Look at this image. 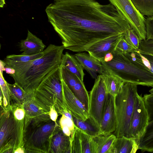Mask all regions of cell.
Here are the masks:
<instances>
[{"label":"cell","mask_w":153,"mask_h":153,"mask_svg":"<svg viewBox=\"0 0 153 153\" xmlns=\"http://www.w3.org/2000/svg\"><path fill=\"white\" fill-rule=\"evenodd\" d=\"M45 11L65 48L86 51L95 43L131 28L112 4L96 0H54Z\"/></svg>","instance_id":"6da1fadb"},{"label":"cell","mask_w":153,"mask_h":153,"mask_svg":"<svg viewBox=\"0 0 153 153\" xmlns=\"http://www.w3.org/2000/svg\"><path fill=\"white\" fill-rule=\"evenodd\" d=\"M62 45L50 44L40 57L30 61L22 62L4 60L6 67L15 70L10 75L27 94H33L44 77L60 65L63 51Z\"/></svg>","instance_id":"7a4b0ae2"},{"label":"cell","mask_w":153,"mask_h":153,"mask_svg":"<svg viewBox=\"0 0 153 153\" xmlns=\"http://www.w3.org/2000/svg\"><path fill=\"white\" fill-rule=\"evenodd\" d=\"M114 58L102 62L105 70L125 83L153 87V73L141 61L138 51L122 53L115 50Z\"/></svg>","instance_id":"3957f363"},{"label":"cell","mask_w":153,"mask_h":153,"mask_svg":"<svg viewBox=\"0 0 153 153\" xmlns=\"http://www.w3.org/2000/svg\"><path fill=\"white\" fill-rule=\"evenodd\" d=\"M35 99L49 114L54 106L58 113L67 109L65 103L59 67L48 74L33 93Z\"/></svg>","instance_id":"277c9868"},{"label":"cell","mask_w":153,"mask_h":153,"mask_svg":"<svg viewBox=\"0 0 153 153\" xmlns=\"http://www.w3.org/2000/svg\"><path fill=\"white\" fill-rule=\"evenodd\" d=\"M137 85L125 83L115 99L116 137L131 138L130 130L131 117L137 95Z\"/></svg>","instance_id":"5b68a950"},{"label":"cell","mask_w":153,"mask_h":153,"mask_svg":"<svg viewBox=\"0 0 153 153\" xmlns=\"http://www.w3.org/2000/svg\"><path fill=\"white\" fill-rule=\"evenodd\" d=\"M25 120H16L11 106L1 108L0 153H14L19 147L24 148Z\"/></svg>","instance_id":"8992f818"},{"label":"cell","mask_w":153,"mask_h":153,"mask_svg":"<svg viewBox=\"0 0 153 153\" xmlns=\"http://www.w3.org/2000/svg\"><path fill=\"white\" fill-rule=\"evenodd\" d=\"M61 128L51 119L39 124L25 126L24 148L25 153H49L54 134Z\"/></svg>","instance_id":"52a82bcc"},{"label":"cell","mask_w":153,"mask_h":153,"mask_svg":"<svg viewBox=\"0 0 153 153\" xmlns=\"http://www.w3.org/2000/svg\"><path fill=\"white\" fill-rule=\"evenodd\" d=\"M121 13L140 40L146 39V19L134 6L131 0H108Z\"/></svg>","instance_id":"ba28073f"},{"label":"cell","mask_w":153,"mask_h":153,"mask_svg":"<svg viewBox=\"0 0 153 153\" xmlns=\"http://www.w3.org/2000/svg\"><path fill=\"white\" fill-rule=\"evenodd\" d=\"M108 93L101 75H99L89 94V117L100 126Z\"/></svg>","instance_id":"9c48e42d"},{"label":"cell","mask_w":153,"mask_h":153,"mask_svg":"<svg viewBox=\"0 0 153 153\" xmlns=\"http://www.w3.org/2000/svg\"><path fill=\"white\" fill-rule=\"evenodd\" d=\"M149 122V116L143 97L138 94L135 101L130 123L131 138L138 145Z\"/></svg>","instance_id":"30bf717a"},{"label":"cell","mask_w":153,"mask_h":153,"mask_svg":"<svg viewBox=\"0 0 153 153\" xmlns=\"http://www.w3.org/2000/svg\"><path fill=\"white\" fill-rule=\"evenodd\" d=\"M59 68L61 78L84 106L88 105L89 103V94L83 81L64 66L60 65Z\"/></svg>","instance_id":"8fae6325"},{"label":"cell","mask_w":153,"mask_h":153,"mask_svg":"<svg viewBox=\"0 0 153 153\" xmlns=\"http://www.w3.org/2000/svg\"><path fill=\"white\" fill-rule=\"evenodd\" d=\"M25 112V125L39 124L50 119L49 114L35 99L28 94L23 105Z\"/></svg>","instance_id":"7c38bea8"},{"label":"cell","mask_w":153,"mask_h":153,"mask_svg":"<svg viewBox=\"0 0 153 153\" xmlns=\"http://www.w3.org/2000/svg\"><path fill=\"white\" fill-rule=\"evenodd\" d=\"M115 99V96L108 93L100 126V135H110L114 132L116 129Z\"/></svg>","instance_id":"4fadbf2b"},{"label":"cell","mask_w":153,"mask_h":153,"mask_svg":"<svg viewBox=\"0 0 153 153\" xmlns=\"http://www.w3.org/2000/svg\"><path fill=\"white\" fill-rule=\"evenodd\" d=\"M65 103L67 109L73 116L85 120L89 117L88 112L61 79Z\"/></svg>","instance_id":"5bb4252c"},{"label":"cell","mask_w":153,"mask_h":153,"mask_svg":"<svg viewBox=\"0 0 153 153\" xmlns=\"http://www.w3.org/2000/svg\"><path fill=\"white\" fill-rule=\"evenodd\" d=\"M124 34L115 35L100 41L92 45L86 50L91 56L103 62L107 53H113L116 45Z\"/></svg>","instance_id":"9a60e30c"},{"label":"cell","mask_w":153,"mask_h":153,"mask_svg":"<svg viewBox=\"0 0 153 153\" xmlns=\"http://www.w3.org/2000/svg\"><path fill=\"white\" fill-rule=\"evenodd\" d=\"M91 137L75 126L71 137V153H92Z\"/></svg>","instance_id":"2e32d148"},{"label":"cell","mask_w":153,"mask_h":153,"mask_svg":"<svg viewBox=\"0 0 153 153\" xmlns=\"http://www.w3.org/2000/svg\"><path fill=\"white\" fill-rule=\"evenodd\" d=\"M74 55L83 69L85 70L93 78L95 79L98 76L97 74L102 75L106 72L102 63L88 53L81 52Z\"/></svg>","instance_id":"e0dca14e"},{"label":"cell","mask_w":153,"mask_h":153,"mask_svg":"<svg viewBox=\"0 0 153 153\" xmlns=\"http://www.w3.org/2000/svg\"><path fill=\"white\" fill-rule=\"evenodd\" d=\"M19 46L21 54L25 55H35L42 52L46 46L42 40L28 30L26 39L21 40Z\"/></svg>","instance_id":"ac0fdd59"},{"label":"cell","mask_w":153,"mask_h":153,"mask_svg":"<svg viewBox=\"0 0 153 153\" xmlns=\"http://www.w3.org/2000/svg\"><path fill=\"white\" fill-rule=\"evenodd\" d=\"M71 139L61 128L52 137L49 153H71Z\"/></svg>","instance_id":"d6986e66"},{"label":"cell","mask_w":153,"mask_h":153,"mask_svg":"<svg viewBox=\"0 0 153 153\" xmlns=\"http://www.w3.org/2000/svg\"><path fill=\"white\" fill-rule=\"evenodd\" d=\"M116 138L113 134L106 136L92 137L91 146L92 153H109L113 143Z\"/></svg>","instance_id":"ffe728a7"},{"label":"cell","mask_w":153,"mask_h":153,"mask_svg":"<svg viewBox=\"0 0 153 153\" xmlns=\"http://www.w3.org/2000/svg\"><path fill=\"white\" fill-rule=\"evenodd\" d=\"M138 149V145L132 138L125 137H116L109 153H135Z\"/></svg>","instance_id":"44dd1931"},{"label":"cell","mask_w":153,"mask_h":153,"mask_svg":"<svg viewBox=\"0 0 153 153\" xmlns=\"http://www.w3.org/2000/svg\"><path fill=\"white\" fill-rule=\"evenodd\" d=\"M60 65L65 67L72 73L77 75L83 81L85 74L83 68L79 61L74 55L67 52L63 54Z\"/></svg>","instance_id":"7402d4cb"},{"label":"cell","mask_w":153,"mask_h":153,"mask_svg":"<svg viewBox=\"0 0 153 153\" xmlns=\"http://www.w3.org/2000/svg\"><path fill=\"white\" fill-rule=\"evenodd\" d=\"M101 75L108 93L116 97L125 82L119 77L106 70Z\"/></svg>","instance_id":"603a6c76"},{"label":"cell","mask_w":153,"mask_h":153,"mask_svg":"<svg viewBox=\"0 0 153 153\" xmlns=\"http://www.w3.org/2000/svg\"><path fill=\"white\" fill-rule=\"evenodd\" d=\"M75 126L92 137L100 135V128L89 117L85 120L79 119L72 116Z\"/></svg>","instance_id":"cb8c5ba5"},{"label":"cell","mask_w":153,"mask_h":153,"mask_svg":"<svg viewBox=\"0 0 153 153\" xmlns=\"http://www.w3.org/2000/svg\"><path fill=\"white\" fill-rule=\"evenodd\" d=\"M138 149L153 152V120L149 122L138 144Z\"/></svg>","instance_id":"d4e9b609"},{"label":"cell","mask_w":153,"mask_h":153,"mask_svg":"<svg viewBox=\"0 0 153 153\" xmlns=\"http://www.w3.org/2000/svg\"><path fill=\"white\" fill-rule=\"evenodd\" d=\"M3 74L0 72L1 108L5 109L12 105L10 91L8 82L4 79Z\"/></svg>","instance_id":"484cf974"},{"label":"cell","mask_w":153,"mask_h":153,"mask_svg":"<svg viewBox=\"0 0 153 153\" xmlns=\"http://www.w3.org/2000/svg\"><path fill=\"white\" fill-rule=\"evenodd\" d=\"M8 84L10 92L12 105L22 106L28 94L16 82L12 84L8 83Z\"/></svg>","instance_id":"4316f807"},{"label":"cell","mask_w":153,"mask_h":153,"mask_svg":"<svg viewBox=\"0 0 153 153\" xmlns=\"http://www.w3.org/2000/svg\"><path fill=\"white\" fill-rule=\"evenodd\" d=\"M136 9L144 16H153V0H131Z\"/></svg>","instance_id":"83f0119b"},{"label":"cell","mask_w":153,"mask_h":153,"mask_svg":"<svg viewBox=\"0 0 153 153\" xmlns=\"http://www.w3.org/2000/svg\"><path fill=\"white\" fill-rule=\"evenodd\" d=\"M59 120V124L63 132L66 135L71 137L73 133L75 128L73 119L62 115Z\"/></svg>","instance_id":"f1b7e54d"},{"label":"cell","mask_w":153,"mask_h":153,"mask_svg":"<svg viewBox=\"0 0 153 153\" xmlns=\"http://www.w3.org/2000/svg\"><path fill=\"white\" fill-rule=\"evenodd\" d=\"M43 51L37 54L31 55L12 54L8 55L4 60L19 62H26L30 61L41 56Z\"/></svg>","instance_id":"f546056e"},{"label":"cell","mask_w":153,"mask_h":153,"mask_svg":"<svg viewBox=\"0 0 153 153\" xmlns=\"http://www.w3.org/2000/svg\"><path fill=\"white\" fill-rule=\"evenodd\" d=\"M123 36L128 43L136 50H138L139 49L140 40L138 35L131 27L125 33Z\"/></svg>","instance_id":"4dcf8cb0"},{"label":"cell","mask_w":153,"mask_h":153,"mask_svg":"<svg viewBox=\"0 0 153 153\" xmlns=\"http://www.w3.org/2000/svg\"><path fill=\"white\" fill-rule=\"evenodd\" d=\"M149 92V94H145L143 97L149 113V122L153 120V88Z\"/></svg>","instance_id":"1f68e13d"},{"label":"cell","mask_w":153,"mask_h":153,"mask_svg":"<svg viewBox=\"0 0 153 153\" xmlns=\"http://www.w3.org/2000/svg\"><path fill=\"white\" fill-rule=\"evenodd\" d=\"M115 50L122 53H128L137 50L127 42L124 36L120 38L117 43Z\"/></svg>","instance_id":"d6a6232c"},{"label":"cell","mask_w":153,"mask_h":153,"mask_svg":"<svg viewBox=\"0 0 153 153\" xmlns=\"http://www.w3.org/2000/svg\"><path fill=\"white\" fill-rule=\"evenodd\" d=\"M139 51L153 56V40H140Z\"/></svg>","instance_id":"836d02e7"},{"label":"cell","mask_w":153,"mask_h":153,"mask_svg":"<svg viewBox=\"0 0 153 153\" xmlns=\"http://www.w3.org/2000/svg\"><path fill=\"white\" fill-rule=\"evenodd\" d=\"M138 51L144 64L153 73V56Z\"/></svg>","instance_id":"e575fe53"},{"label":"cell","mask_w":153,"mask_h":153,"mask_svg":"<svg viewBox=\"0 0 153 153\" xmlns=\"http://www.w3.org/2000/svg\"><path fill=\"white\" fill-rule=\"evenodd\" d=\"M146 30V40H153V16L148 17L145 22Z\"/></svg>","instance_id":"d590c367"},{"label":"cell","mask_w":153,"mask_h":153,"mask_svg":"<svg viewBox=\"0 0 153 153\" xmlns=\"http://www.w3.org/2000/svg\"><path fill=\"white\" fill-rule=\"evenodd\" d=\"M58 113L55 110L54 107L52 106L50 108L49 115L50 119L53 121L57 123L56 120L58 116Z\"/></svg>","instance_id":"8d00e7d4"},{"label":"cell","mask_w":153,"mask_h":153,"mask_svg":"<svg viewBox=\"0 0 153 153\" xmlns=\"http://www.w3.org/2000/svg\"><path fill=\"white\" fill-rule=\"evenodd\" d=\"M114 56L112 53L111 52L108 53L105 56L103 62H109L112 60Z\"/></svg>","instance_id":"74e56055"},{"label":"cell","mask_w":153,"mask_h":153,"mask_svg":"<svg viewBox=\"0 0 153 153\" xmlns=\"http://www.w3.org/2000/svg\"><path fill=\"white\" fill-rule=\"evenodd\" d=\"M6 73L10 75L14 74L15 73V70L13 68L5 66L4 68V71Z\"/></svg>","instance_id":"f35d334b"},{"label":"cell","mask_w":153,"mask_h":153,"mask_svg":"<svg viewBox=\"0 0 153 153\" xmlns=\"http://www.w3.org/2000/svg\"><path fill=\"white\" fill-rule=\"evenodd\" d=\"M6 64L4 61L0 60V72L3 74L4 71V68L5 67Z\"/></svg>","instance_id":"ab89813d"},{"label":"cell","mask_w":153,"mask_h":153,"mask_svg":"<svg viewBox=\"0 0 153 153\" xmlns=\"http://www.w3.org/2000/svg\"><path fill=\"white\" fill-rule=\"evenodd\" d=\"M24 153L25 151L24 148L22 147H19L14 151V153Z\"/></svg>","instance_id":"60d3db41"}]
</instances>
